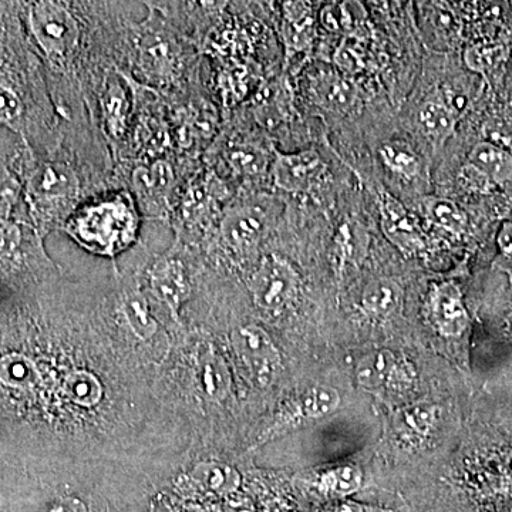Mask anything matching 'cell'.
<instances>
[{
    "label": "cell",
    "mask_w": 512,
    "mask_h": 512,
    "mask_svg": "<svg viewBox=\"0 0 512 512\" xmlns=\"http://www.w3.org/2000/svg\"><path fill=\"white\" fill-rule=\"evenodd\" d=\"M147 512H174L171 508H168L167 505L160 500V498L154 497L153 500L150 501V505H148Z\"/></svg>",
    "instance_id": "35"
},
{
    "label": "cell",
    "mask_w": 512,
    "mask_h": 512,
    "mask_svg": "<svg viewBox=\"0 0 512 512\" xmlns=\"http://www.w3.org/2000/svg\"><path fill=\"white\" fill-rule=\"evenodd\" d=\"M430 318L434 328L446 338L460 336L468 326V313L456 285H436L429 298Z\"/></svg>",
    "instance_id": "12"
},
{
    "label": "cell",
    "mask_w": 512,
    "mask_h": 512,
    "mask_svg": "<svg viewBox=\"0 0 512 512\" xmlns=\"http://www.w3.org/2000/svg\"><path fill=\"white\" fill-rule=\"evenodd\" d=\"M325 170L326 165L316 151L278 154L274 164V180L281 190L305 192L318 183Z\"/></svg>",
    "instance_id": "11"
},
{
    "label": "cell",
    "mask_w": 512,
    "mask_h": 512,
    "mask_svg": "<svg viewBox=\"0 0 512 512\" xmlns=\"http://www.w3.org/2000/svg\"><path fill=\"white\" fill-rule=\"evenodd\" d=\"M460 181L467 190L478 192L488 191L494 185L481 171H478L477 168L470 164H467L461 170Z\"/></svg>",
    "instance_id": "29"
},
{
    "label": "cell",
    "mask_w": 512,
    "mask_h": 512,
    "mask_svg": "<svg viewBox=\"0 0 512 512\" xmlns=\"http://www.w3.org/2000/svg\"><path fill=\"white\" fill-rule=\"evenodd\" d=\"M403 302L402 286L390 278L373 279L362 292V308L367 315L376 319L392 316Z\"/></svg>",
    "instance_id": "16"
},
{
    "label": "cell",
    "mask_w": 512,
    "mask_h": 512,
    "mask_svg": "<svg viewBox=\"0 0 512 512\" xmlns=\"http://www.w3.org/2000/svg\"><path fill=\"white\" fill-rule=\"evenodd\" d=\"M23 116V103L19 94L9 87L0 86V124L18 126Z\"/></svg>",
    "instance_id": "27"
},
{
    "label": "cell",
    "mask_w": 512,
    "mask_h": 512,
    "mask_svg": "<svg viewBox=\"0 0 512 512\" xmlns=\"http://www.w3.org/2000/svg\"><path fill=\"white\" fill-rule=\"evenodd\" d=\"M140 218L130 192L120 191L86 202L64 225L86 251L117 259L137 241Z\"/></svg>",
    "instance_id": "2"
},
{
    "label": "cell",
    "mask_w": 512,
    "mask_h": 512,
    "mask_svg": "<svg viewBox=\"0 0 512 512\" xmlns=\"http://www.w3.org/2000/svg\"><path fill=\"white\" fill-rule=\"evenodd\" d=\"M237 377L220 340L210 329L185 322L161 365L154 389L160 402L183 424L192 456L218 451V423L232 409Z\"/></svg>",
    "instance_id": "1"
},
{
    "label": "cell",
    "mask_w": 512,
    "mask_h": 512,
    "mask_svg": "<svg viewBox=\"0 0 512 512\" xmlns=\"http://www.w3.org/2000/svg\"><path fill=\"white\" fill-rule=\"evenodd\" d=\"M29 23L33 36L52 59L66 60L79 46V20L66 3H33Z\"/></svg>",
    "instance_id": "7"
},
{
    "label": "cell",
    "mask_w": 512,
    "mask_h": 512,
    "mask_svg": "<svg viewBox=\"0 0 512 512\" xmlns=\"http://www.w3.org/2000/svg\"><path fill=\"white\" fill-rule=\"evenodd\" d=\"M340 403L342 399L338 390L326 384H316L288 399H282L264 426L256 431L254 439L248 444L247 454L298 429L302 424L325 419L339 409Z\"/></svg>",
    "instance_id": "6"
},
{
    "label": "cell",
    "mask_w": 512,
    "mask_h": 512,
    "mask_svg": "<svg viewBox=\"0 0 512 512\" xmlns=\"http://www.w3.org/2000/svg\"><path fill=\"white\" fill-rule=\"evenodd\" d=\"M426 214L433 224L454 232V234H458L466 228V215L456 202L447 200V198H429L426 201Z\"/></svg>",
    "instance_id": "24"
},
{
    "label": "cell",
    "mask_w": 512,
    "mask_h": 512,
    "mask_svg": "<svg viewBox=\"0 0 512 512\" xmlns=\"http://www.w3.org/2000/svg\"><path fill=\"white\" fill-rule=\"evenodd\" d=\"M218 340L227 353L235 377H241L248 389L271 392L284 376V355L264 326L254 322L239 323L225 333L224 339Z\"/></svg>",
    "instance_id": "4"
},
{
    "label": "cell",
    "mask_w": 512,
    "mask_h": 512,
    "mask_svg": "<svg viewBox=\"0 0 512 512\" xmlns=\"http://www.w3.org/2000/svg\"><path fill=\"white\" fill-rule=\"evenodd\" d=\"M336 60H338L340 69L346 73H355L363 66L359 47L343 45L340 47L338 55H336Z\"/></svg>",
    "instance_id": "30"
},
{
    "label": "cell",
    "mask_w": 512,
    "mask_h": 512,
    "mask_svg": "<svg viewBox=\"0 0 512 512\" xmlns=\"http://www.w3.org/2000/svg\"><path fill=\"white\" fill-rule=\"evenodd\" d=\"M228 163L241 174H258L265 167L264 154L252 147H235L228 153Z\"/></svg>",
    "instance_id": "26"
},
{
    "label": "cell",
    "mask_w": 512,
    "mask_h": 512,
    "mask_svg": "<svg viewBox=\"0 0 512 512\" xmlns=\"http://www.w3.org/2000/svg\"><path fill=\"white\" fill-rule=\"evenodd\" d=\"M420 126L431 143L443 144L456 128V116L446 104L429 101L419 113Z\"/></svg>",
    "instance_id": "23"
},
{
    "label": "cell",
    "mask_w": 512,
    "mask_h": 512,
    "mask_svg": "<svg viewBox=\"0 0 512 512\" xmlns=\"http://www.w3.org/2000/svg\"><path fill=\"white\" fill-rule=\"evenodd\" d=\"M501 55L500 47L474 46L467 50L466 63L470 69L484 72L488 67L494 66Z\"/></svg>",
    "instance_id": "28"
},
{
    "label": "cell",
    "mask_w": 512,
    "mask_h": 512,
    "mask_svg": "<svg viewBox=\"0 0 512 512\" xmlns=\"http://www.w3.org/2000/svg\"><path fill=\"white\" fill-rule=\"evenodd\" d=\"M262 512H293L286 505L278 503V501L268 500L262 504Z\"/></svg>",
    "instance_id": "34"
},
{
    "label": "cell",
    "mask_w": 512,
    "mask_h": 512,
    "mask_svg": "<svg viewBox=\"0 0 512 512\" xmlns=\"http://www.w3.org/2000/svg\"><path fill=\"white\" fill-rule=\"evenodd\" d=\"M498 245L505 255L512 258V222H507L500 229L498 234Z\"/></svg>",
    "instance_id": "32"
},
{
    "label": "cell",
    "mask_w": 512,
    "mask_h": 512,
    "mask_svg": "<svg viewBox=\"0 0 512 512\" xmlns=\"http://www.w3.org/2000/svg\"><path fill=\"white\" fill-rule=\"evenodd\" d=\"M437 419V407L417 403L400 410L394 417L397 436L407 444H420L429 437Z\"/></svg>",
    "instance_id": "17"
},
{
    "label": "cell",
    "mask_w": 512,
    "mask_h": 512,
    "mask_svg": "<svg viewBox=\"0 0 512 512\" xmlns=\"http://www.w3.org/2000/svg\"><path fill=\"white\" fill-rule=\"evenodd\" d=\"M404 370L392 350L377 349L367 353L356 365V382L365 392L376 393L402 379Z\"/></svg>",
    "instance_id": "14"
},
{
    "label": "cell",
    "mask_w": 512,
    "mask_h": 512,
    "mask_svg": "<svg viewBox=\"0 0 512 512\" xmlns=\"http://www.w3.org/2000/svg\"><path fill=\"white\" fill-rule=\"evenodd\" d=\"M181 53L173 37L153 29L144 32L138 45V67L151 82H168L178 69Z\"/></svg>",
    "instance_id": "10"
},
{
    "label": "cell",
    "mask_w": 512,
    "mask_h": 512,
    "mask_svg": "<svg viewBox=\"0 0 512 512\" xmlns=\"http://www.w3.org/2000/svg\"><path fill=\"white\" fill-rule=\"evenodd\" d=\"M377 205H379L386 238L403 254H419L421 249L426 247V237L423 229L417 224L416 218L404 208L402 202L383 188H379Z\"/></svg>",
    "instance_id": "9"
},
{
    "label": "cell",
    "mask_w": 512,
    "mask_h": 512,
    "mask_svg": "<svg viewBox=\"0 0 512 512\" xmlns=\"http://www.w3.org/2000/svg\"><path fill=\"white\" fill-rule=\"evenodd\" d=\"M46 497L36 512H121L119 505L94 488L62 485Z\"/></svg>",
    "instance_id": "13"
},
{
    "label": "cell",
    "mask_w": 512,
    "mask_h": 512,
    "mask_svg": "<svg viewBox=\"0 0 512 512\" xmlns=\"http://www.w3.org/2000/svg\"><path fill=\"white\" fill-rule=\"evenodd\" d=\"M141 284L171 338L185 329L184 311L194 301V259L190 249L177 244L163 254H143Z\"/></svg>",
    "instance_id": "3"
},
{
    "label": "cell",
    "mask_w": 512,
    "mask_h": 512,
    "mask_svg": "<svg viewBox=\"0 0 512 512\" xmlns=\"http://www.w3.org/2000/svg\"><path fill=\"white\" fill-rule=\"evenodd\" d=\"M101 113L111 137L120 138L127 130L130 100L123 79L113 76L107 80L106 90L101 97Z\"/></svg>",
    "instance_id": "18"
},
{
    "label": "cell",
    "mask_w": 512,
    "mask_h": 512,
    "mask_svg": "<svg viewBox=\"0 0 512 512\" xmlns=\"http://www.w3.org/2000/svg\"><path fill=\"white\" fill-rule=\"evenodd\" d=\"M284 39L288 50H303L312 43L313 19L303 3H286Z\"/></svg>",
    "instance_id": "22"
},
{
    "label": "cell",
    "mask_w": 512,
    "mask_h": 512,
    "mask_svg": "<svg viewBox=\"0 0 512 512\" xmlns=\"http://www.w3.org/2000/svg\"><path fill=\"white\" fill-rule=\"evenodd\" d=\"M265 217L259 208L237 207L222 218L220 237L225 251L237 259L255 254L265 234Z\"/></svg>",
    "instance_id": "8"
},
{
    "label": "cell",
    "mask_w": 512,
    "mask_h": 512,
    "mask_svg": "<svg viewBox=\"0 0 512 512\" xmlns=\"http://www.w3.org/2000/svg\"><path fill=\"white\" fill-rule=\"evenodd\" d=\"M316 97L326 109L336 113H348L355 107L357 92L346 77L325 74L315 86Z\"/></svg>",
    "instance_id": "21"
},
{
    "label": "cell",
    "mask_w": 512,
    "mask_h": 512,
    "mask_svg": "<svg viewBox=\"0 0 512 512\" xmlns=\"http://www.w3.org/2000/svg\"><path fill=\"white\" fill-rule=\"evenodd\" d=\"M468 164L481 171L493 184L512 180V156L497 144L478 143L468 156Z\"/></svg>",
    "instance_id": "19"
},
{
    "label": "cell",
    "mask_w": 512,
    "mask_h": 512,
    "mask_svg": "<svg viewBox=\"0 0 512 512\" xmlns=\"http://www.w3.org/2000/svg\"><path fill=\"white\" fill-rule=\"evenodd\" d=\"M322 22L328 30L339 32V30H343L349 25L350 19L346 10L340 8V6H328L323 10Z\"/></svg>",
    "instance_id": "31"
},
{
    "label": "cell",
    "mask_w": 512,
    "mask_h": 512,
    "mask_svg": "<svg viewBox=\"0 0 512 512\" xmlns=\"http://www.w3.org/2000/svg\"><path fill=\"white\" fill-rule=\"evenodd\" d=\"M256 311L269 320L291 311L301 292V276L295 266L279 254L262 255L245 279Z\"/></svg>",
    "instance_id": "5"
},
{
    "label": "cell",
    "mask_w": 512,
    "mask_h": 512,
    "mask_svg": "<svg viewBox=\"0 0 512 512\" xmlns=\"http://www.w3.org/2000/svg\"><path fill=\"white\" fill-rule=\"evenodd\" d=\"M505 467H507L508 476H510L512 480V451L508 454L507 458H505Z\"/></svg>",
    "instance_id": "36"
},
{
    "label": "cell",
    "mask_w": 512,
    "mask_h": 512,
    "mask_svg": "<svg viewBox=\"0 0 512 512\" xmlns=\"http://www.w3.org/2000/svg\"><path fill=\"white\" fill-rule=\"evenodd\" d=\"M380 158L386 167H389L393 173L403 175L406 178H412L419 173V158L414 156L412 151L407 148L396 146V144H384L379 150Z\"/></svg>",
    "instance_id": "25"
},
{
    "label": "cell",
    "mask_w": 512,
    "mask_h": 512,
    "mask_svg": "<svg viewBox=\"0 0 512 512\" xmlns=\"http://www.w3.org/2000/svg\"><path fill=\"white\" fill-rule=\"evenodd\" d=\"M311 490L325 498L346 500L350 495L359 493L363 487V471L355 464H343L320 471L311 481H302Z\"/></svg>",
    "instance_id": "15"
},
{
    "label": "cell",
    "mask_w": 512,
    "mask_h": 512,
    "mask_svg": "<svg viewBox=\"0 0 512 512\" xmlns=\"http://www.w3.org/2000/svg\"><path fill=\"white\" fill-rule=\"evenodd\" d=\"M320 512H366V508L355 501L343 500Z\"/></svg>",
    "instance_id": "33"
},
{
    "label": "cell",
    "mask_w": 512,
    "mask_h": 512,
    "mask_svg": "<svg viewBox=\"0 0 512 512\" xmlns=\"http://www.w3.org/2000/svg\"><path fill=\"white\" fill-rule=\"evenodd\" d=\"M174 183L173 167L164 160H158L148 167L138 168L134 171V187L138 194L157 204L164 200Z\"/></svg>",
    "instance_id": "20"
}]
</instances>
